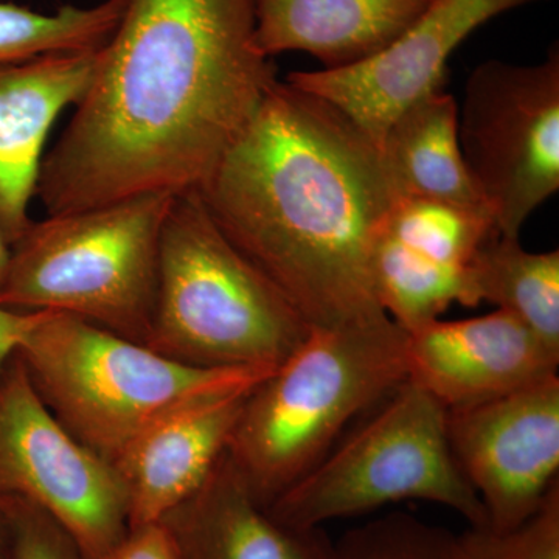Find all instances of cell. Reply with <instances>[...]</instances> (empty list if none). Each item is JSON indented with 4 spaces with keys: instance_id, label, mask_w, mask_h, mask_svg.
I'll return each instance as SVG.
<instances>
[{
    "instance_id": "obj_1",
    "label": "cell",
    "mask_w": 559,
    "mask_h": 559,
    "mask_svg": "<svg viewBox=\"0 0 559 559\" xmlns=\"http://www.w3.org/2000/svg\"><path fill=\"white\" fill-rule=\"evenodd\" d=\"M277 81L255 0H124L36 197L62 215L198 190Z\"/></svg>"
},
{
    "instance_id": "obj_2",
    "label": "cell",
    "mask_w": 559,
    "mask_h": 559,
    "mask_svg": "<svg viewBox=\"0 0 559 559\" xmlns=\"http://www.w3.org/2000/svg\"><path fill=\"white\" fill-rule=\"evenodd\" d=\"M197 191L310 329L388 316L370 257L400 198L380 146L330 102L277 81Z\"/></svg>"
},
{
    "instance_id": "obj_3",
    "label": "cell",
    "mask_w": 559,
    "mask_h": 559,
    "mask_svg": "<svg viewBox=\"0 0 559 559\" xmlns=\"http://www.w3.org/2000/svg\"><path fill=\"white\" fill-rule=\"evenodd\" d=\"M407 333L389 316L311 329L250 390L227 454L253 498L270 509L325 457L360 412L407 381Z\"/></svg>"
},
{
    "instance_id": "obj_4",
    "label": "cell",
    "mask_w": 559,
    "mask_h": 559,
    "mask_svg": "<svg viewBox=\"0 0 559 559\" xmlns=\"http://www.w3.org/2000/svg\"><path fill=\"white\" fill-rule=\"evenodd\" d=\"M310 330L221 231L197 190L173 197L146 347L200 369L275 370Z\"/></svg>"
},
{
    "instance_id": "obj_5",
    "label": "cell",
    "mask_w": 559,
    "mask_h": 559,
    "mask_svg": "<svg viewBox=\"0 0 559 559\" xmlns=\"http://www.w3.org/2000/svg\"><path fill=\"white\" fill-rule=\"evenodd\" d=\"M16 355L51 414L110 465L173 412L253 389L274 371L186 366L57 311L38 312Z\"/></svg>"
},
{
    "instance_id": "obj_6",
    "label": "cell",
    "mask_w": 559,
    "mask_h": 559,
    "mask_svg": "<svg viewBox=\"0 0 559 559\" xmlns=\"http://www.w3.org/2000/svg\"><path fill=\"white\" fill-rule=\"evenodd\" d=\"M173 197L140 194L32 221L10 246L0 307L68 312L146 345Z\"/></svg>"
},
{
    "instance_id": "obj_7",
    "label": "cell",
    "mask_w": 559,
    "mask_h": 559,
    "mask_svg": "<svg viewBox=\"0 0 559 559\" xmlns=\"http://www.w3.org/2000/svg\"><path fill=\"white\" fill-rule=\"evenodd\" d=\"M448 411L404 381L378 414L308 471L270 511L282 524L322 528L404 500L455 511L469 527H487V513L452 455Z\"/></svg>"
},
{
    "instance_id": "obj_8",
    "label": "cell",
    "mask_w": 559,
    "mask_h": 559,
    "mask_svg": "<svg viewBox=\"0 0 559 559\" xmlns=\"http://www.w3.org/2000/svg\"><path fill=\"white\" fill-rule=\"evenodd\" d=\"M459 142L496 230L520 238L530 215L559 190V49L521 66L489 60L471 72Z\"/></svg>"
},
{
    "instance_id": "obj_9",
    "label": "cell",
    "mask_w": 559,
    "mask_h": 559,
    "mask_svg": "<svg viewBox=\"0 0 559 559\" xmlns=\"http://www.w3.org/2000/svg\"><path fill=\"white\" fill-rule=\"evenodd\" d=\"M31 500L87 559H109L130 533V507L114 465L51 414L14 353L0 370V498Z\"/></svg>"
},
{
    "instance_id": "obj_10",
    "label": "cell",
    "mask_w": 559,
    "mask_h": 559,
    "mask_svg": "<svg viewBox=\"0 0 559 559\" xmlns=\"http://www.w3.org/2000/svg\"><path fill=\"white\" fill-rule=\"evenodd\" d=\"M447 432L455 463L487 513V527H516L559 485L558 374L448 411Z\"/></svg>"
},
{
    "instance_id": "obj_11",
    "label": "cell",
    "mask_w": 559,
    "mask_h": 559,
    "mask_svg": "<svg viewBox=\"0 0 559 559\" xmlns=\"http://www.w3.org/2000/svg\"><path fill=\"white\" fill-rule=\"evenodd\" d=\"M536 2L540 0H436L377 57L348 68L290 72L286 81L340 108L380 146L400 112L423 95L443 90L448 60L471 33Z\"/></svg>"
},
{
    "instance_id": "obj_12",
    "label": "cell",
    "mask_w": 559,
    "mask_h": 559,
    "mask_svg": "<svg viewBox=\"0 0 559 559\" xmlns=\"http://www.w3.org/2000/svg\"><path fill=\"white\" fill-rule=\"evenodd\" d=\"M407 381L447 411L476 406L558 374L554 352L510 312L441 320L407 333Z\"/></svg>"
},
{
    "instance_id": "obj_13",
    "label": "cell",
    "mask_w": 559,
    "mask_h": 559,
    "mask_svg": "<svg viewBox=\"0 0 559 559\" xmlns=\"http://www.w3.org/2000/svg\"><path fill=\"white\" fill-rule=\"evenodd\" d=\"M98 50L0 66V237L10 246L32 224L47 139L90 86Z\"/></svg>"
},
{
    "instance_id": "obj_14",
    "label": "cell",
    "mask_w": 559,
    "mask_h": 559,
    "mask_svg": "<svg viewBox=\"0 0 559 559\" xmlns=\"http://www.w3.org/2000/svg\"><path fill=\"white\" fill-rule=\"evenodd\" d=\"M250 390L173 412L116 460L114 468L127 491L131 528L157 524L201 487L226 454Z\"/></svg>"
},
{
    "instance_id": "obj_15",
    "label": "cell",
    "mask_w": 559,
    "mask_h": 559,
    "mask_svg": "<svg viewBox=\"0 0 559 559\" xmlns=\"http://www.w3.org/2000/svg\"><path fill=\"white\" fill-rule=\"evenodd\" d=\"M180 559H330L322 528L282 524L257 502L229 454L160 522Z\"/></svg>"
},
{
    "instance_id": "obj_16",
    "label": "cell",
    "mask_w": 559,
    "mask_h": 559,
    "mask_svg": "<svg viewBox=\"0 0 559 559\" xmlns=\"http://www.w3.org/2000/svg\"><path fill=\"white\" fill-rule=\"evenodd\" d=\"M436 0H255V46L264 57L304 51L323 69L370 60Z\"/></svg>"
},
{
    "instance_id": "obj_17",
    "label": "cell",
    "mask_w": 559,
    "mask_h": 559,
    "mask_svg": "<svg viewBox=\"0 0 559 559\" xmlns=\"http://www.w3.org/2000/svg\"><path fill=\"white\" fill-rule=\"evenodd\" d=\"M380 151L399 198L444 202L492 219L463 159L459 105L448 92H429L400 112Z\"/></svg>"
},
{
    "instance_id": "obj_18",
    "label": "cell",
    "mask_w": 559,
    "mask_h": 559,
    "mask_svg": "<svg viewBox=\"0 0 559 559\" xmlns=\"http://www.w3.org/2000/svg\"><path fill=\"white\" fill-rule=\"evenodd\" d=\"M496 305L559 353V250L530 252L520 238L492 234L466 271V307Z\"/></svg>"
},
{
    "instance_id": "obj_19",
    "label": "cell",
    "mask_w": 559,
    "mask_h": 559,
    "mask_svg": "<svg viewBox=\"0 0 559 559\" xmlns=\"http://www.w3.org/2000/svg\"><path fill=\"white\" fill-rule=\"evenodd\" d=\"M123 7L124 0H105L94 7L66 5L46 14L0 2V66L102 49L119 25Z\"/></svg>"
},
{
    "instance_id": "obj_20",
    "label": "cell",
    "mask_w": 559,
    "mask_h": 559,
    "mask_svg": "<svg viewBox=\"0 0 559 559\" xmlns=\"http://www.w3.org/2000/svg\"><path fill=\"white\" fill-rule=\"evenodd\" d=\"M381 231L419 259L452 270H468L471 260L496 234L495 221L444 202L400 198Z\"/></svg>"
},
{
    "instance_id": "obj_21",
    "label": "cell",
    "mask_w": 559,
    "mask_h": 559,
    "mask_svg": "<svg viewBox=\"0 0 559 559\" xmlns=\"http://www.w3.org/2000/svg\"><path fill=\"white\" fill-rule=\"evenodd\" d=\"M330 559H468L462 535L411 514L392 513L348 530Z\"/></svg>"
},
{
    "instance_id": "obj_22",
    "label": "cell",
    "mask_w": 559,
    "mask_h": 559,
    "mask_svg": "<svg viewBox=\"0 0 559 559\" xmlns=\"http://www.w3.org/2000/svg\"><path fill=\"white\" fill-rule=\"evenodd\" d=\"M460 535L468 559H559V485L516 527H469Z\"/></svg>"
},
{
    "instance_id": "obj_23",
    "label": "cell",
    "mask_w": 559,
    "mask_h": 559,
    "mask_svg": "<svg viewBox=\"0 0 559 559\" xmlns=\"http://www.w3.org/2000/svg\"><path fill=\"white\" fill-rule=\"evenodd\" d=\"M0 513L7 528L5 559H87L69 533L31 500L2 496Z\"/></svg>"
},
{
    "instance_id": "obj_24",
    "label": "cell",
    "mask_w": 559,
    "mask_h": 559,
    "mask_svg": "<svg viewBox=\"0 0 559 559\" xmlns=\"http://www.w3.org/2000/svg\"><path fill=\"white\" fill-rule=\"evenodd\" d=\"M109 559H180L170 536L160 524L132 527Z\"/></svg>"
},
{
    "instance_id": "obj_25",
    "label": "cell",
    "mask_w": 559,
    "mask_h": 559,
    "mask_svg": "<svg viewBox=\"0 0 559 559\" xmlns=\"http://www.w3.org/2000/svg\"><path fill=\"white\" fill-rule=\"evenodd\" d=\"M38 312H20L0 307V370L20 348L25 334L36 322Z\"/></svg>"
},
{
    "instance_id": "obj_26",
    "label": "cell",
    "mask_w": 559,
    "mask_h": 559,
    "mask_svg": "<svg viewBox=\"0 0 559 559\" xmlns=\"http://www.w3.org/2000/svg\"><path fill=\"white\" fill-rule=\"evenodd\" d=\"M10 245L0 237V290L5 282L7 267H9Z\"/></svg>"
},
{
    "instance_id": "obj_27",
    "label": "cell",
    "mask_w": 559,
    "mask_h": 559,
    "mask_svg": "<svg viewBox=\"0 0 559 559\" xmlns=\"http://www.w3.org/2000/svg\"><path fill=\"white\" fill-rule=\"evenodd\" d=\"M7 554V528L3 522L2 513H0V559H5Z\"/></svg>"
}]
</instances>
